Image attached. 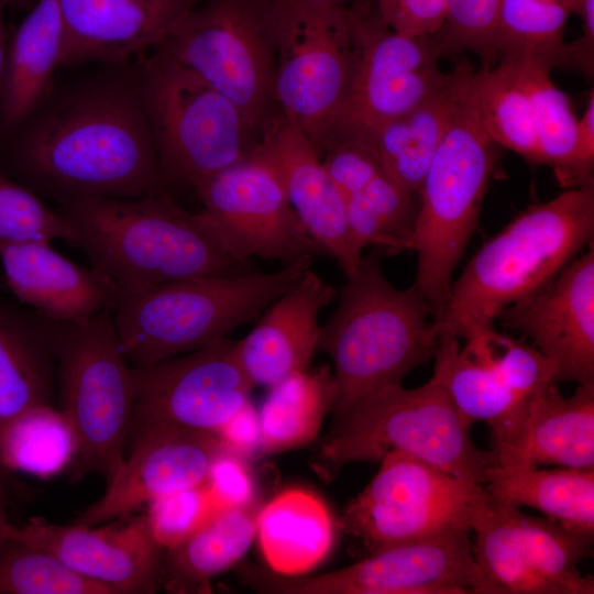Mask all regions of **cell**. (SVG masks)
Listing matches in <instances>:
<instances>
[{
  "instance_id": "23",
  "label": "cell",
  "mask_w": 594,
  "mask_h": 594,
  "mask_svg": "<svg viewBox=\"0 0 594 594\" xmlns=\"http://www.w3.org/2000/svg\"><path fill=\"white\" fill-rule=\"evenodd\" d=\"M337 289L312 270H305L235 342V355L253 386L272 387L288 375L309 369L318 350L320 311Z\"/></svg>"
},
{
  "instance_id": "15",
  "label": "cell",
  "mask_w": 594,
  "mask_h": 594,
  "mask_svg": "<svg viewBox=\"0 0 594 594\" xmlns=\"http://www.w3.org/2000/svg\"><path fill=\"white\" fill-rule=\"evenodd\" d=\"M469 535L457 530L389 547L323 574L284 576L242 564L239 575L272 594H487Z\"/></svg>"
},
{
  "instance_id": "43",
  "label": "cell",
  "mask_w": 594,
  "mask_h": 594,
  "mask_svg": "<svg viewBox=\"0 0 594 594\" xmlns=\"http://www.w3.org/2000/svg\"><path fill=\"white\" fill-rule=\"evenodd\" d=\"M217 510L204 482L152 501L145 515L153 538L167 551L194 535Z\"/></svg>"
},
{
  "instance_id": "10",
  "label": "cell",
  "mask_w": 594,
  "mask_h": 594,
  "mask_svg": "<svg viewBox=\"0 0 594 594\" xmlns=\"http://www.w3.org/2000/svg\"><path fill=\"white\" fill-rule=\"evenodd\" d=\"M274 0H200L156 47L196 73L255 131L274 100Z\"/></svg>"
},
{
  "instance_id": "27",
  "label": "cell",
  "mask_w": 594,
  "mask_h": 594,
  "mask_svg": "<svg viewBox=\"0 0 594 594\" xmlns=\"http://www.w3.org/2000/svg\"><path fill=\"white\" fill-rule=\"evenodd\" d=\"M32 7L9 37L0 88V142L46 100L59 67L63 24L56 0H19Z\"/></svg>"
},
{
  "instance_id": "8",
  "label": "cell",
  "mask_w": 594,
  "mask_h": 594,
  "mask_svg": "<svg viewBox=\"0 0 594 594\" xmlns=\"http://www.w3.org/2000/svg\"><path fill=\"white\" fill-rule=\"evenodd\" d=\"M55 351L61 411L75 441L69 477L98 474L108 483L125 458L134 403L132 366L112 310L56 323Z\"/></svg>"
},
{
  "instance_id": "21",
  "label": "cell",
  "mask_w": 594,
  "mask_h": 594,
  "mask_svg": "<svg viewBox=\"0 0 594 594\" xmlns=\"http://www.w3.org/2000/svg\"><path fill=\"white\" fill-rule=\"evenodd\" d=\"M260 146L276 166L287 199L307 233L337 261L346 278L363 255L355 246L342 194L306 135L283 113L266 121Z\"/></svg>"
},
{
  "instance_id": "14",
  "label": "cell",
  "mask_w": 594,
  "mask_h": 594,
  "mask_svg": "<svg viewBox=\"0 0 594 594\" xmlns=\"http://www.w3.org/2000/svg\"><path fill=\"white\" fill-rule=\"evenodd\" d=\"M472 530V553L487 594L594 593V579L579 570L594 535L528 515L490 495L476 512Z\"/></svg>"
},
{
  "instance_id": "47",
  "label": "cell",
  "mask_w": 594,
  "mask_h": 594,
  "mask_svg": "<svg viewBox=\"0 0 594 594\" xmlns=\"http://www.w3.org/2000/svg\"><path fill=\"white\" fill-rule=\"evenodd\" d=\"M582 21V34L565 43L563 67H572L586 76L594 69V0H575L574 13Z\"/></svg>"
},
{
  "instance_id": "50",
  "label": "cell",
  "mask_w": 594,
  "mask_h": 594,
  "mask_svg": "<svg viewBox=\"0 0 594 594\" xmlns=\"http://www.w3.org/2000/svg\"><path fill=\"white\" fill-rule=\"evenodd\" d=\"M18 3V0H0V88L4 68L7 48L9 43V33L4 23V10L11 4Z\"/></svg>"
},
{
  "instance_id": "38",
  "label": "cell",
  "mask_w": 594,
  "mask_h": 594,
  "mask_svg": "<svg viewBox=\"0 0 594 594\" xmlns=\"http://www.w3.org/2000/svg\"><path fill=\"white\" fill-rule=\"evenodd\" d=\"M518 63L528 89L535 121L539 164L550 166L563 186L578 119L566 95L551 80V69L532 61Z\"/></svg>"
},
{
  "instance_id": "13",
  "label": "cell",
  "mask_w": 594,
  "mask_h": 594,
  "mask_svg": "<svg viewBox=\"0 0 594 594\" xmlns=\"http://www.w3.org/2000/svg\"><path fill=\"white\" fill-rule=\"evenodd\" d=\"M274 4V100L317 148L332 127L354 66L348 8Z\"/></svg>"
},
{
  "instance_id": "6",
  "label": "cell",
  "mask_w": 594,
  "mask_h": 594,
  "mask_svg": "<svg viewBox=\"0 0 594 594\" xmlns=\"http://www.w3.org/2000/svg\"><path fill=\"white\" fill-rule=\"evenodd\" d=\"M400 451L480 485L497 464L492 450L479 448L444 388L431 377L416 388L384 387L332 421L312 463L331 481L348 463L380 461Z\"/></svg>"
},
{
  "instance_id": "40",
  "label": "cell",
  "mask_w": 594,
  "mask_h": 594,
  "mask_svg": "<svg viewBox=\"0 0 594 594\" xmlns=\"http://www.w3.org/2000/svg\"><path fill=\"white\" fill-rule=\"evenodd\" d=\"M465 349L487 362L517 394L530 399L558 382L557 369L534 344L491 328L466 337Z\"/></svg>"
},
{
  "instance_id": "11",
  "label": "cell",
  "mask_w": 594,
  "mask_h": 594,
  "mask_svg": "<svg viewBox=\"0 0 594 594\" xmlns=\"http://www.w3.org/2000/svg\"><path fill=\"white\" fill-rule=\"evenodd\" d=\"M380 462L377 473L341 516V527L370 553L457 530L471 531L488 495L483 485L400 451L386 453Z\"/></svg>"
},
{
  "instance_id": "30",
  "label": "cell",
  "mask_w": 594,
  "mask_h": 594,
  "mask_svg": "<svg viewBox=\"0 0 594 594\" xmlns=\"http://www.w3.org/2000/svg\"><path fill=\"white\" fill-rule=\"evenodd\" d=\"M468 62H461L447 84L406 113L380 127L366 141L385 173L416 195L447 133L461 96Z\"/></svg>"
},
{
  "instance_id": "1",
  "label": "cell",
  "mask_w": 594,
  "mask_h": 594,
  "mask_svg": "<svg viewBox=\"0 0 594 594\" xmlns=\"http://www.w3.org/2000/svg\"><path fill=\"white\" fill-rule=\"evenodd\" d=\"M54 89L7 140L0 169L58 202L163 189L141 94L140 61L103 64Z\"/></svg>"
},
{
  "instance_id": "17",
  "label": "cell",
  "mask_w": 594,
  "mask_h": 594,
  "mask_svg": "<svg viewBox=\"0 0 594 594\" xmlns=\"http://www.w3.org/2000/svg\"><path fill=\"white\" fill-rule=\"evenodd\" d=\"M194 189L204 205L202 212L239 257L274 260L285 266L327 256L305 230L275 164L258 143L245 158Z\"/></svg>"
},
{
  "instance_id": "18",
  "label": "cell",
  "mask_w": 594,
  "mask_h": 594,
  "mask_svg": "<svg viewBox=\"0 0 594 594\" xmlns=\"http://www.w3.org/2000/svg\"><path fill=\"white\" fill-rule=\"evenodd\" d=\"M14 538L50 552L113 594H151L162 586L165 551L153 538L145 513L97 526L33 518L16 526Z\"/></svg>"
},
{
  "instance_id": "36",
  "label": "cell",
  "mask_w": 594,
  "mask_h": 594,
  "mask_svg": "<svg viewBox=\"0 0 594 594\" xmlns=\"http://www.w3.org/2000/svg\"><path fill=\"white\" fill-rule=\"evenodd\" d=\"M575 0H502L497 62L532 61L563 67L564 28Z\"/></svg>"
},
{
  "instance_id": "34",
  "label": "cell",
  "mask_w": 594,
  "mask_h": 594,
  "mask_svg": "<svg viewBox=\"0 0 594 594\" xmlns=\"http://www.w3.org/2000/svg\"><path fill=\"white\" fill-rule=\"evenodd\" d=\"M268 389L258 413L260 450L268 454L311 442L337 397L328 364L295 372Z\"/></svg>"
},
{
  "instance_id": "2",
  "label": "cell",
  "mask_w": 594,
  "mask_h": 594,
  "mask_svg": "<svg viewBox=\"0 0 594 594\" xmlns=\"http://www.w3.org/2000/svg\"><path fill=\"white\" fill-rule=\"evenodd\" d=\"M90 267L119 295L162 283L249 273L208 217L178 206L163 189L135 198L81 197L58 202Z\"/></svg>"
},
{
  "instance_id": "28",
  "label": "cell",
  "mask_w": 594,
  "mask_h": 594,
  "mask_svg": "<svg viewBox=\"0 0 594 594\" xmlns=\"http://www.w3.org/2000/svg\"><path fill=\"white\" fill-rule=\"evenodd\" d=\"M55 334V322L0 298V435L26 411L52 405Z\"/></svg>"
},
{
  "instance_id": "31",
  "label": "cell",
  "mask_w": 594,
  "mask_h": 594,
  "mask_svg": "<svg viewBox=\"0 0 594 594\" xmlns=\"http://www.w3.org/2000/svg\"><path fill=\"white\" fill-rule=\"evenodd\" d=\"M336 528L327 505L314 493L286 490L260 508L256 538L272 572L298 576L331 552Z\"/></svg>"
},
{
  "instance_id": "49",
  "label": "cell",
  "mask_w": 594,
  "mask_h": 594,
  "mask_svg": "<svg viewBox=\"0 0 594 594\" xmlns=\"http://www.w3.org/2000/svg\"><path fill=\"white\" fill-rule=\"evenodd\" d=\"M9 475L8 472L0 469V540L14 537L16 528L8 518V507L10 504Z\"/></svg>"
},
{
  "instance_id": "35",
  "label": "cell",
  "mask_w": 594,
  "mask_h": 594,
  "mask_svg": "<svg viewBox=\"0 0 594 594\" xmlns=\"http://www.w3.org/2000/svg\"><path fill=\"white\" fill-rule=\"evenodd\" d=\"M470 89L492 141L539 164L532 105L518 63L501 61L490 69H473Z\"/></svg>"
},
{
  "instance_id": "33",
  "label": "cell",
  "mask_w": 594,
  "mask_h": 594,
  "mask_svg": "<svg viewBox=\"0 0 594 594\" xmlns=\"http://www.w3.org/2000/svg\"><path fill=\"white\" fill-rule=\"evenodd\" d=\"M255 502L218 509L194 535L165 551L162 586L173 593L199 592L238 563L256 537Z\"/></svg>"
},
{
  "instance_id": "48",
  "label": "cell",
  "mask_w": 594,
  "mask_h": 594,
  "mask_svg": "<svg viewBox=\"0 0 594 594\" xmlns=\"http://www.w3.org/2000/svg\"><path fill=\"white\" fill-rule=\"evenodd\" d=\"M217 436L229 449L242 455L260 449L258 414L251 403L224 425Z\"/></svg>"
},
{
  "instance_id": "9",
  "label": "cell",
  "mask_w": 594,
  "mask_h": 594,
  "mask_svg": "<svg viewBox=\"0 0 594 594\" xmlns=\"http://www.w3.org/2000/svg\"><path fill=\"white\" fill-rule=\"evenodd\" d=\"M140 65L162 187L194 188L252 152L254 131L222 92L161 48Z\"/></svg>"
},
{
  "instance_id": "46",
  "label": "cell",
  "mask_w": 594,
  "mask_h": 594,
  "mask_svg": "<svg viewBox=\"0 0 594 594\" xmlns=\"http://www.w3.org/2000/svg\"><path fill=\"white\" fill-rule=\"evenodd\" d=\"M594 166V92L591 90L583 116L578 119L573 148L569 160L564 188H573L593 179Z\"/></svg>"
},
{
  "instance_id": "42",
  "label": "cell",
  "mask_w": 594,
  "mask_h": 594,
  "mask_svg": "<svg viewBox=\"0 0 594 594\" xmlns=\"http://www.w3.org/2000/svg\"><path fill=\"white\" fill-rule=\"evenodd\" d=\"M502 0H448L444 23L435 35L443 55L469 52L479 57L481 69L497 63Z\"/></svg>"
},
{
  "instance_id": "32",
  "label": "cell",
  "mask_w": 594,
  "mask_h": 594,
  "mask_svg": "<svg viewBox=\"0 0 594 594\" xmlns=\"http://www.w3.org/2000/svg\"><path fill=\"white\" fill-rule=\"evenodd\" d=\"M484 487L498 503L530 507L569 529L594 535V468L495 464Z\"/></svg>"
},
{
  "instance_id": "7",
  "label": "cell",
  "mask_w": 594,
  "mask_h": 594,
  "mask_svg": "<svg viewBox=\"0 0 594 594\" xmlns=\"http://www.w3.org/2000/svg\"><path fill=\"white\" fill-rule=\"evenodd\" d=\"M468 63L452 122L422 179L413 248L417 274L413 284L440 319L448 306L452 275L476 230L496 162V144L475 111Z\"/></svg>"
},
{
  "instance_id": "3",
  "label": "cell",
  "mask_w": 594,
  "mask_h": 594,
  "mask_svg": "<svg viewBox=\"0 0 594 594\" xmlns=\"http://www.w3.org/2000/svg\"><path fill=\"white\" fill-rule=\"evenodd\" d=\"M443 330L417 288H396L385 277L375 249L363 256L320 326L318 350L330 356L337 385L333 420L372 393L402 384L433 358Z\"/></svg>"
},
{
  "instance_id": "44",
  "label": "cell",
  "mask_w": 594,
  "mask_h": 594,
  "mask_svg": "<svg viewBox=\"0 0 594 594\" xmlns=\"http://www.w3.org/2000/svg\"><path fill=\"white\" fill-rule=\"evenodd\" d=\"M374 3L388 28L411 37L436 35L448 8V0H374Z\"/></svg>"
},
{
  "instance_id": "51",
  "label": "cell",
  "mask_w": 594,
  "mask_h": 594,
  "mask_svg": "<svg viewBox=\"0 0 594 594\" xmlns=\"http://www.w3.org/2000/svg\"><path fill=\"white\" fill-rule=\"evenodd\" d=\"M289 3L314 7L342 6L346 0H282Z\"/></svg>"
},
{
  "instance_id": "12",
  "label": "cell",
  "mask_w": 594,
  "mask_h": 594,
  "mask_svg": "<svg viewBox=\"0 0 594 594\" xmlns=\"http://www.w3.org/2000/svg\"><path fill=\"white\" fill-rule=\"evenodd\" d=\"M348 13L354 66L322 142L334 136L366 142L380 127L416 107L450 78L439 66L443 54L435 35L411 37L393 31L381 19L374 0H358Z\"/></svg>"
},
{
  "instance_id": "41",
  "label": "cell",
  "mask_w": 594,
  "mask_h": 594,
  "mask_svg": "<svg viewBox=\"0 0 594 594\" xmlns=\"http://www.w3.org/2000/svg\"><path fill=\"white\" fill-rule=\"evenodd\" d=\"M72 230L59 210L47 207L33 190L0 169V250L31 241L72 243Z\"/></svg>"
},
{
  "instance_id": "25",
  "label": "cell",
  "mask_w": 594,
  "mask_h": 594,
  "mask_svg": "<svg viewBox=\"0 0 594 594\" xmlns=\"http://www.w3.org/2000/svg\"><path fill=\"white\" fill-rule=\"evenodd\" d=\"M0 262L16 298L55 323L113 310L120 298L103 275L63 256L47 241L8 245L0 250Z\"/></svg>"
},
{
  "instance_id": "19",
  "label": "cell",
  "mask_w": 594,
  "mask_h": 594,
  "mask_svg": "<svg viewBox=\"0 0 594 594\" xmlns=\"http://www.w3.org/2000/svg\"><path fill=\"white\" fill-rule=\"evenodd\" d=\"M520 332L557 369L558 382L594 385V249L570 262L548 285L497 317Z\"/></svg>"
},
{
  "instance_id": "24",
  "label": "cell",
  "mask_w": 594,
  "mask_h": 594,
  "mask_svg": "<svg viewBox=\"0 0 594 594\" xmlns=\"http://www.w3.org/2000/svg\"><path fill=\"white\" fill-rule=\"evenodd\" d=\"M322 163L343 196L350 232L361 252L369 245L388 254L411 250L417 212L414 195L385 173L370 145L338 143Z\"/></svg>"
},
{
  "instance_id": "4",
  "label": "cell",
  "mask_w": 594,
  "mask_h": 594,
  "mask_svg": "<svg viewBox=\"0 0 594 594\" xmlns=\"http://www.w3.org/2000/svg\"><path fill=\"white\" fill-rule=\"evenodd\" d=\"M594 234V182L529 207L471 257L451 284L444 330L465 339L548 285Z\"/></svg>"
},
{
  "instance_id": "20",
  "label": "cell",
  "mask_w": 594,
  "mask_h": 594,
  "mask_svg": "<svg viewBox=\"0 0 594 594\" xmlns=\"http://www.w3.org/2000/svg\"><path fill=\"white\" fill-rule=\"evenodd\" d=\"M226 448L217 435L209 432L167 430L148 435L129 448L105 494L74 522L97 526L123 518L158 497L201 484Z\"/></svg>"
},
{
  "instance_id": "37",
  "label": "cell",
  "mask_w": 594,
  "mask_h": 594,
  "mask_svg": "<svg viewBox=\"0 0 594 594\" xmlns=\"http://www.w3.org/2000/svg\"><path fill=\"white\" fill-rule=\"evenodd\" d=\"M75 450L70 427L52 405L35 407L0 435V468L50 477L69 466Z\"/></svg>"
},
{
  "instance_id": "26",
  "label": "cell",
  "mask_w": 594,
  "mask_h": 594,
  "mask_svg": "<svg viewBox=\"0 0 594 594\" xmlns=\"http://www.w3.org/2000/svg\"><path fill=\"white\" fill-rule=\"evenodd\" d=\"M432 377L454 403L463 422H485L492 432L497 464H507L521 448L530 399L517 394L483 359L443 330L433 354Z\"/></svg>"
},
{
  "instance_id": "39",
  "label": "cell",
  "mask_w": 594,
  "mask_h": 594,
  "mask_svg": "<svg viewBox=\"0 0 594 594\" xmlns=\"http://www.w3.org/2000/svg\"><path fill=\"white\" fill-rule=\"evenodd\" d=\"M0 594H113L50 552L18 538L0 540Z\"/></svg>"
},
{
  "instance_id": "45",
  "label": "cell",
  "mask_w": 594,
  "mask_h": 594,
  "mask_svg": "<svg viewBox=\"0 0 594 594\" xmlns=\"http://www.w3.org/2000/svg\"><path fill=\"white\" fill-rule=\"evenodd\" d=\"M205 484L218 509L255 502L253 479L244 455L228 447L212 462Z\"/></svg>"
},
{
  "instance_id": "29",
  "label": "cell",
  "mask_w": 594,
  "mask_h": 594,
  "mask_svg": "<svg viewBox=\"0 0 594 594\" xmlns=\"http://www.w3.org/2000/svg\"><path fill=\"white\" fill-rule=\"evenodd\" d=\"M507 464L594 468V385L563 397L552 383L528 403L521 448Z\"/></svg>"
},
{
  "instance_id": "22",
  "label": "cell",
  "mask_w": 594,
  "mask_h": 594,
  "mask_svg": "<svg viewBox=\"0 0 594 594\" xmlns=\"http://www.w3.org/2000/svg\"><path fill=\"white\" fill-rule=\"evenodd\" d=\"M200 0H56L59 67L118 64L155 50Z\"/></svg>"
},
{
  "instance_id": "16",
  "label": "cell",
  "mask_w": 594,
  "mask_h": 594,
  "mask_svg": "<svg viewBox=\"0 0 594 594\" xmlns=\"http://www.w3.org/2000/svg\"><path fill=\"white\" fill-rule=\"evenodd\" d=\"M134 403L125 450L167 430L217 435L250 403L254 387L235 341L223 338L183 356L132 366Z\"/></svg>"
},
{
  "instance_id": "5",
  "label": "cell",
  "mask_w": 594,
  "mask_h": 594,
  "mask_svg": "<svg viewBox=\"0 0 594 594\" xmlns=\"http://www.w3.org/2000/svg\"><path fill=\"white\" fill-rule=\"evenodd\" d=\"M312 262L166 282L120 296L112 317L128 362L150 365L227 338L256 320Z\"/></svg>"
}]
</instances>
